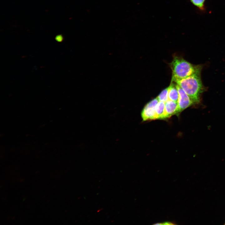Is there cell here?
Wrapping results in <instances>:
<instances>
[{
	"instance_id": "6da1fadb",
	"label": "cell",
	"mask_w": 225,
	"mask_h": 225,
	"mask_svg": "<svg viewBox=\"0 0 225 225\" xmlns=\"http://www.w3.org/2000/svg\"><path fill=\"white\" fill-rule=\"evenodd\" d=\"M200 73L197 72L185 78L171 81L175 82L183 89L193 103L199 102L200 95L202 91Z\"/></svg>"
},
{
	"instance_id": "7a4b0ae2",
	"label": "cell",
	"mask_w": 225,
	"mask_h": 225,
	"mask_svg": "<svg viewBox=\"0 0 225 225\" xmlns=\"http://www.w3.org/2000/svg\"><path fill=\"white\" fill-rule=\"evenodd\" d=\"M172 76L171 81L187 78L197 72H200V66L193 65L180 57L175 56L170 63Z\"/></svg>"
},
{
	"instance_id": "3957f363",
	"label": "cell",
	"mask_w": 225,
	"mask_h": 225,
	"mask_svg": "<svg viewBox=\"0 0 225 225\" xmlns=\"http://www.w3.org/2000/svg\"><path fill=\"white\" fill-rule=\"evenodd\" d=\"M159 102L157 97L145 105L141 113L143 121L156 119L155 108Z\"/></svg>"
},
{
	"instance_id": "277c9868",
	"label": "cell",
	"mask_w": 225,
	"mask_h": 225,
	"mask_svg": "<svg viewBox=\"0 0 225 225\" xmlns=\"http://www.w3.org/2000/svg\"><path fill=\"white\" fill-rule=\"evenodd\" d=\"M176 86L179 93L178 102L179 113L192 105L193 103L185 92L177 83Z\"/></svg>"
},
{
	"instance_id": "5b68a950",
	"label": "cell",
	"mask_w": 225,
	"mask_h": 225,
	"mask_svg": "<svg viewBox=\"0 0 225 225\" xmlns=\"http://www.w3.org/2000/svg\"><path fill=\"white\" fill-rule=\"evenodd\" d=\"M178 113L177 102L168 100L165 102L164 119L170 117Z\"/></svg>"
},
{
	"instance_id": "8992f818",
	"label": "cell",
	"mask_w": 225,
	"mask_h": 225,
	"mask_svg": "<svg viewBox=\"0 0 225 225\" xmlns=\"http://www.w3.org/2000/svg\"><path fill=\"white\" fill-rule=\"evenodd\" d=\"M178 98L179 93L176 83L171 82L168 87V100L178 102Z\"/></svg>"
},
{
	"instance_id": "52a82bcc",
	"label": "cell",
	"mask_w": 225,
	"mask_h": 225,
	"mask_svg": "<svg viewBox=\"0 0 225 225\" xmlns=\"http://www.w3.org/2000/svg\"><path fill=\"white\" fill-rule=\"evenodd\" d=\"M165 102L159 101L155 108L156 119H163L164 113Z\"/></svg>"
},
{
	"instance_id": "ba28073f",
	"label": "cell",
	"mask_w": 225,
	"mask_h": 225,
	"mask_svg": "<svg viewBox=\"0 0 225 225\" xmlns=\"http://www.w3.org/2000/svg\"><path fill=\"white\" fill-rule=\"evenodd\" d=\"M206 0H190L191 2L200 11H204L205 10V2Z\"/></svg>"
},
{
	"instance_id": "9c48e42d",
	"label": "cell",
	"mask_w": 225,
	"mask_h": 225,
	"mask_svg": "<svg viewBox=\"0 0 225 225\" xmlns=\"http://www.w3.org/2000/svg\"><path fill=\"white\" fill-rule=\"evenodd\" d=\"M159 101L166 102L168 100V87L163 89L157 97Z\"/></svg>"
},
{
	"instance_id": "30bf717a",
	"label": "cell",
	"mask_w": 225,
	"mask_h": 225,
	"mask_svg": "<svg viewBox=\"0 0 225 225\" xmlns=\"http://www.w3.org/2000/svg\"><path fill=\"white\" fill-rule=\"evenodd\" d=\"M155 225H174L176 224L175 222H172L167 221L163 222H158L154 224Z\"/></svg>"
},
{
	"instance_id": "8fae6325",
	"label": "cell",
	"mask_w": 225,
	"mask_h": 225,
	"mask_svg": "<svg viewBox=\"0 0 225 225\" xmlns=\"http://www.w3.org/2000/svg\"><path fill=\"white\" fill-rule=\"evenodd\" d=\"M63 37L61 35H57L56 37V40L58 42H61L63 40Z\"/></svg>"
},
{
	"instance_id": "7c38bea8",
	"label": "cell",
	"mask_w": 225,
	"mask_h": 225,
	"mask_svg": "<svg viewBox=\"0 0 225 225\" xmlns=\"http://www.w3.org/2000/svg\"><path fill=\"white\" fill-rule=\"evenodd\" d=\"M224 224H225V223Z\"/></svg>"
}]
</instances>
